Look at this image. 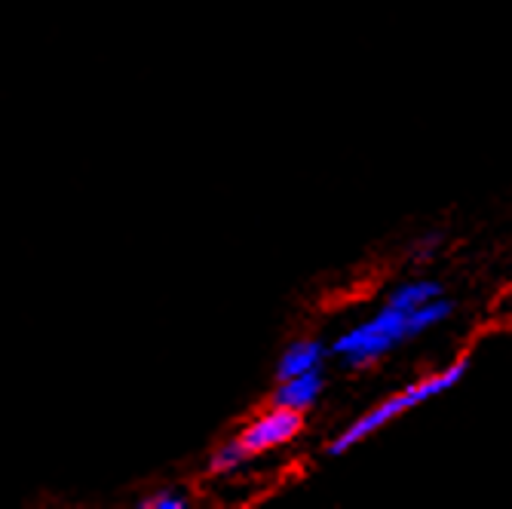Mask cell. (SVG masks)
<instances>
[{
    "label": "cell",
    "instance_id": "9c48e42d",
    "mask_svg": "<svg viewBox=\"0 0 512 509\" xmlns=\"http://www.w3.org/2000/svg\"><path fill=\"white\" fill-rule=\"evenodd\" d=\"M145 509H181L188 503V494H178V491H157V494H148L138 500Z\"/></svg>",
    "mask_w": 512,
    "mask_h": 509
},
{
    "label": "cell",
    "instance_id": "6da1fadb",
    "mask_svg": "<svg viewBox=\"0 0 512 509\" xmlns=\"http://www.w3.org/2000/svg\"><path fill=\"white\" fill-rule=\"evenodd\" d=\"M467 365H470V359L463 356V359H457L454 365H448L445 372H436V375H430V378H424V381H417V384L405 387L402 393H396V396L384 399L381 405H375L371 411H365L362 418H356V421H353L341 436H335V439H332L329 454H344L347 448H353V445H356V442H362L365 436H371L375 430L387 427L393 418H399L402 411H408V408H414V405H421V402H427V399H433V396L445 393L448 387H454L463 375H467Z\"/></svg>",
    "mask_w": 512,
    "mask_h": 509
},
{
    "label": "cell",
    "instance_id": "277c9868",
    "mask_svg": "<svg viewBox=\"0 0 512 509\" xmlns=\"http://www.w3.org/2000/svg\"><path fill=\"white\" fill-rule=\"evenodd\" d=\"M322 387H325L322 368H310V372H304V375H295V378L279 381V387H276L270 405L307 411V408L316 405V399L322 396Z\"/></svg>",
    "mask_w": 512,
    "mask_h": 509
},
{
    "label": "cell",
    "instance_id": "ba28073f",
    "mask_svg": "<svg viewBox=\"0 0 512 509\" xmlns=\"http://www.w3.org/2000/svg\"><path fill=\"white\" fill-rule=\"evenodd\" d=\"M246 457L249 454H246L243 442L240 439H230V442H224V445H218L212 451V457H209V473H230L234 467H240Z\"/></svg>",
    "mask_w": 512,
    "mask_h": 509
},
{
    "label": "cell",
    "instance_id": "5b68a950",
    "mask_svg": "<svg viewBox=\"0 0 512 509\" xmlns=\"http://www.w3.org/2000/svg\"><path fill=\"white\" fill-rule=\"evenodd\" d=\"M325 356H329V347L316 338H304V341H295L283 350L276 362V381H286V378H295V375H304L310 368H322Z\"/></svg>",
    "mask_w": 512,
    "mask_h": 509
},
{
    "label": "cell",
    "instance_id": "52a82bcc",
    "mask_svg": "<svg viewBox=\"0 0 512 509\" xmlns=\"http://www.w3.org/2000/svg\"><path fill=\"white\" fill-rule=\"evenodd\" d=\"M451 313H454V304H451L445 295H439V298H433V301L421 304L417 310L405 313V319H408V338H417V335L430 332L433 326H439V322H445Z\"/></svg>",
    "mask_w": 512,
    "mask_h": 509
},
{
    "label": "cell",
    "instance_id": "7a4b0ae2",
    "mask_svg": "<svg viewBox=\"0 0 512 509\" xmlns=\"http://www.w3.org/2000/svg\"><path fill=\"white\" fill-rule=\"evenodd\" d=\"M402 341H408V319L402 310L384 304L371 319L359 322V326H353L341 338H335L329 353L341 356L344 365H350V368H362V365H371L375 359L387 356L390 350H396Z\"/></svg>",
    "mask_w": 512,
    "mask_h": 509
},
{
    "label": "cell",
    "instance_id": "3957f363",
    "mask_svg": "<svg viewBox=\"0 0 512 509\" xmlns=\"http://www.w3.org/2000/svg\"><path fill=\"white\" fill-rule=\"evenodd\" d=\"M304 427V414L295 408H279L270 405V411H264L261 418H255L237 439L243 442L246 454H258L267 448H276L283 442H292Z\"/></svg>",
    "mask_w": 512,
    "mask_h": 509
},
{
    "label": "cell",
    "instance_id": "8992f818",
    "mask_svg": "<svg viewBox=\"0 0 512 509\" xmlns=\"http://www.w3.org/2000/svg\"><path fill=\"white\" fill-rule=\"evenodd\" d=\"M439 295H442V283H436V280H411V283L396 286L390 292L387 304L402 310V313H411V310H417L421 304H427V301H433Z\"/></svg>",
    "mask_w": 512,
    "mask_h": 509
}]
</instances>
